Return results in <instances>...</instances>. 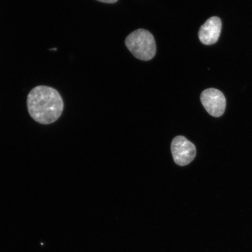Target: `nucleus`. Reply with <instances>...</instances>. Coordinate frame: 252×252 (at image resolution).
<instances>
[{
	"label": "nucleus",
	"mask_w": 252,
	"mask_h": 252,
	"mask_svg": "<svg viewBox=\"0 0 252 252\" xmlns=\"http://www.w3.org/2000/svg\"><path fill=\"white\" fill-rule=\"evenodd\" d=\"M28 112L34 121L42 125H49L61 116L64 103L61 94L54 88L37 86L28 94Z\"/></svg>",
	"instance_id": "nucleus-1"
},
{
	"label": "nucleus",
	"mask_w": 252,
	"mask_h": 252,
	"mask_svg": "<svg viewBox=\"0 0 252 252\" xmlns=\"http://www.w3.org/2000/svg\"><path fill=\"white\" fill-rule=\"evenodd\" d=\"M125 44L135 58L141 61H149L156 54L155 39L147 30L139 29L133 32L126 37Z\"/></svg>",
	"instance_id": "nucleus-2"
},
{
	"label": "nucleus",
	"mask_w": 252,
	"mask_h": 252,
	"mask_svg": "<svg viewBox=\"0 0 252 252\" xmlns=\"http://www.w3.org/2000/svg\"><path fill=\"white\" fill-rule=\"evenodd\" d=\"M171 151L175 162L182 166L187 165L193 161L196 155L194 145L181 135L173 138L171 144Z\"/></svg>",
	"instance_id": "nucleus-3"
},
{
	"label": "nucleus",
	"mask_w": 252,
	"mask_h": 252,
	"mask_svg": "<svg viewBox=\"0 0 252 252\" xmlns=\"http://www.w3.org/2000/svg\"><path fill=\"white\" fill-rule=\"evenodd\" d=\"M201 102L210 115L219 118L224 113L226 99L222 93L215 88H209L201 94Z\"/></svg>",
	"instance_id": "nucleus-4"
},
{
	"label": "nucleus",
	"mask_w": 252,
	"mask_h": 252,
	"mask_svg": "<svg viewBox=\"0 0 252 252\" xmlns=\"http://www.w3.org/2000/svg\"><path fill=\"white\" fill-rule=\"evenodd\" d=\"M222 23L219 17H213L208 20L198 32L201 42L206 45H212L219 39Z\"/></svg>",
	"instance_id": "nucleus-5"
},
{
	"label": "nucleus",
	"mask_w": 252,
	"mask_h": 252,
	"mask_svg": "<svg viewBox=\"0 0 252 252\" xmlns=\"http://www.w3.org/2000/svg\"><path fill=\"white\" fill-rule=\"evenodd\" d=\"M97 1L103 3H108V4H113L118 1V0H97Z\"/></svg>",
	"instance_id": "nucleus-6"
}]
</instances>
